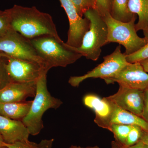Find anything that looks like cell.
Masks as SVG:
<instances>
[{"label": "cell", "instance_id": "cell-27", "mask_svg": "<svg viewBox=\"0 0 148 148\" xmlns=\"http://www.w3.org/2000/svg\"><path fill=\"white\" fill-rule=\"evenodd\" d=\"M141 117L148 123V88L144 90V106Z\"/></svg>", "mask_w": 148, "mask_h": 148}, {"label": "cell", "instance_id": "cell-33", "mask_svg": "<svg viewBox=\"0 0 148 148\" xmlns=\"http://www.w3.org/2000/svg\"><path fill=\"white\" fill-rule=\"evenodd\" d=\"M68 148H100L98 145L87 146L86 147H82L79 146L71 145Z\"/></svg>", "mask_w": 148, "mask_h": 148}, {"label": "cell", "instance_id": "cell-22", "mask_svg": "<svg viewBox=\"0 0 148 148\" xmlns=\"http://www.w3.org/2000/svg\"><path fill=\"white\" fill-rule=\"evenodd\" d=\"M125 56L126 61L129 63L140 62L143 60L148 59V42L145 45L138 51Z\"/></svg>", "mask_w": 148, "mask_h": 148}, {"label": "cell", "instance_id": "cell-8", "mask_svg": "<svg viewBox=\"0 0 148 148\" xmlns=\"http://www.w3.org/2000/svg\"><path fill=\"white\" fill-rule=\"evenodd\" d=\"M5 59L6 67L12 82H36L48 71L40 64L34 61L10 57L0 52Z\"/></svg>", "mask_w": 148, "mask_h": 148}, {"label": "cell", "instance_id": "cell-14", "mask_svg": "<svg viewBox=\"0 0 148 148\" xmlns=\"http://www.w3.org/2000/svg\"><path fill=\"white\" fill-rule=\"evenodd\" d=\"M0 134L5 143L11 144L29 140L30 134L21 121L10 119L0 115Z\"/></svg>", "mask_w": 148, "mask_h": 148}, {"label": "cell", "instance_id": "cell-30", "mask_svg": "<svg viewBox=\"0 0 148 148\" xmlns=\"http://www.w3.org/2000/svg\"><path fill=\"white\" fill-rule=\"evenodd\" d=\"M111 148H125V147L123 145H121L116 140H114L111 143Z\"/></svg>", "mask_w": 148, "mask_h": 148}, {"label": "cell", "instance_id": "cell-3", "mask_svg": "<svg viewBox=\"0 0 148 148\" xmlns=\"http://www.w3.org/2000/svg\"><path fill=\"white\" fill-rule=\"evenodd\" d=\"M47 74L37 81L34 98L29 113L21 121L33 136L38 135L44 128L42 116L49 109L56 110L63 104L60 99L52 96L48 91Z\"/></svg>", "mask_w": 148, "mask_h": 148}, {"label": "cell", "instance_id": "cell-28", "mask_svg": "<svg viewBox=\"0 0 148 148\" xmlns=\"http://www.w3.org/2000/svg\"><path fill=\"white\" fill-rule=\"evenodd\" d=\"M54 139H51L49 140L45 139L41 141L39 143V148H51L53 145Z\"/></svg>", "mask_w": 148, "mask_h": 148}, {"label": "cell", "instance_id": "cell-13", "mask_svg": "<svg viewBox=\"0 0 148 148\" xmlns=\"http://www.w3.org/2000/svg\"><path fill=\"white\" fill-rule=\"evenodd\" d=\"M37 82L10 83L0 90V103L24 102L29 97H34Z\"/></svg>", "mask_w": 148, "mask_h": 148}, {"label": "cell", "instance_id": "cell-9", "mask_svg": "<svg viewBox=\"0 0 148 148\" xmlns=\"http://www.w3.org/2000/svg\"><path fill=\"white\" fill-rule=\"evenodd\" d=\"M107 84L119 85L145 90L148 88V73L140 62L129 63L115 75L103 79Z\"/></svg>", "mask_w": 148, "mask_h": 148}, {"label": "cell", "instance_id": "cell-7", "mask_svg": "<svg viewBox=\"0 0 148 148\" xmlns=\"http://www.w3.org/2000/svg\"><path fill=\"white\" fill-rule=\"evenodd\" d=\"M104 61L91 71L82 76H72L69 83L71 86L78 87L83 82L88 79L112 77L119 73L128 64L126 56L121 51V47L118 46L113 53L103 57Z\"/></svg>", "mask_w": 148, "mask_h": 148}, {"label": "cell", "instance_id": "cell-4", "mask_svg": "<svg viewBox=\"0 0 148 148\" xmlns=\"http://www.w3.org/2000/svg\"><path fill=\"white\" fill-rule=\"evenodd\" d=\"M84 16L90 22L89 29L84 36L80 46L72 47L86 59L96 61L101 55V48L108 43V26L96 9L89 10Z\"/></svg>", "mask_w": 148, "mask_h": 148}, {"label": "cell", "instance_id": "cell-16", "mask_svg": "<svg viewBox=\"0 0 148 148\" xmlns=\"http://www.w3.org/2000/svg\"><path fill=\"white\" fill-rule=\"evenodd\" d=\"M82 101L86 107L94 111L95 113L94 119L105 118L110 112V103L106 97L101 98L98 95L88 94L83 97Z\"/></svg>", "mask_w": 148, "mask_h": 148}, {"label": "cell", "instance_id": "cell-23", "mask_svg": "<svg viewBox=\"0 0 148 148\" xmlns=\"http://www.w3.org/2000/svg\"><path fill=\"white\" fill-rule=\"evenodd\" d=\"M12 82L6 67L5 59L0 57V90Z\"/></svg>", "mask_w": 148, "mask_h": 148}, {"label": "cell", "instance_id": "cell-35", "mask_svg": "<svg viewBox=\"0 0 148 148\" xmlns=\"http://www.w3.org/2000/svg\"><path fill=\"white\" fill-rule=\"evenodd\" d=\"M143 34H144V38L147 40L148 42V30L146 31H144L143 32Z\"/></svg>", "mask_w": 148, "mask_h": 148}, {"label": "cell", "instance_id": "cell-12", "mask_svg": "<svg viewBox=\"0 0 148 148\" xmlns=\"http://www.w3.org/2000/svg\"><path fill=\"white\" fill-rule=\"evenodd\" d=\"M109 101L110 103L111 110L108 116L103 119H94V122L99 127L108 130L112 124L138 125L144 131L148 132V123L141 117L125 110Z\"/></svg>", "mask_w": 148, "mask_h": 148}, {"label": "cell", "instance_id": "cell-18", "mask_svg": "<svg viewBox=\"0 0 148 148\" xmlns=\"http://www.w3.org/2000/svg\"><path fill=\"white\" fill-rule=\"evenodd\" d=\"M128 0H113L110 14L118 21L127 22L136 15L130 13L127 8Z\"/></svg>", "mask_w": 148, "mask_h": 148}, {"label": "cell", "instance_id": "cell-1", "mask_svg": "<svg viewBox=\"0 0 148 148\" xmlns=\"http://www.w3.org/2000/svg\"><path fill=\"white\" fill-rule=\"evenodd\" d=\"M9 15L11 27L29 39L51 35L61 39L52 17L36 7L15 5L5 10Z\"/></svg>", "mask_w": 148, "mask_h": 148}, {"label": "cell", "instance_id": "cell-36", "mask_svg": "<svg viewBox=\"0 0 148 148\" xmlns=\"http://www.w3.org/2000/svg\"><path fill=\"white\" fill-rule=\"evenodd\" d=\"M144 148H148V146L147 145H145V144H144Z\"/></svg>", "mask_w": 148, "mask_h": 148}, {"label": "cell", "instance_id": "cell-25", "mask_svg": "<svg viewBox=\"0 0 148 148\" xmlns=\"http://www.w3.org/2000/svg\"><path fill=\"white\" fill-rule=\"evenodd\" d=\"M113 0H96V10L102 16L111 13Z\"/></svg>", "mask_w": 148, "mask_h": 148}, {"label": "cell", "instance_id": "cell-15", "mask_svg": "<svg viewBox=\"0 0 148 148\" xmlns=\"http://www.w3.org/2000/svg\"><path fill=\"white\" fill-rule=\"evenodd\" d=\"M32 101L0 103V115L10 119L22 121L29 113Z\"/></svg>", "mask_w": 148, "mask_h": 148}, {"label": "cell", "instance_id": "cell-21", "mask_svg": "<svg viewBox=\"0 0 148 148\" xmlns=\"http://www.w3.org/2000/svg\"><path fill=\"white\" fill-rule=\"evenodd\" d=\"M143 131V130L140 126L132 125L124 145L125 147H130L138 143L141 139Z\"/></svg>", "mask_w": 148, "mask_h": 148}, {"label": "cell", "instance_id": "cell-10", "mask_svg": "<svg viewBox=\"0 0 148 148\" xmlns=\"http://www.w3.org/2000/svg\"><path fill=\"white\" fill-rule=\"evenodd\" d=\"M61 6L66 12L69 23L68 40L66 44L73 47H79L83 38L90 27L89 20L79 15L71 0H59Z\"/></svg>", "mask_w": 148, "mask_h": 148}, {"label": "cell", "instance_id": "cell-29", "mask_svg": "<svg viewBox=\"0 0 148 148\" xmlns=\"http://www.w3.org/2000/svg\"><path fill=\"white\" fill-rule=\"evenodd\" d=\"M140 140L144 144L148 146V132H146L143 130Z\"/></svg>", "mask_w": 148, "mask_h": 148}, {"label": "cell", "instance_id": "cell-20", "mask_svg": "<svg viewBox=\"0 0 148 148\" xmlns=\"http://www.w3.org/2000/svg\"><path fill=\"white\" fill-rule=\"evenodd\" d=\"M81 17L89 10L96 9V0H71Z\"/></svg>", "mask_w": 148, "mask_h": 148}, {"label": "cell", "instance_id": "cell-32", "mask_svg": "<svg viewBox=\"0 0 148 148\" xmlns=\"http://www.w3.org/2000/svg\"><path fill=\"white\" fill-rule=\"evenodd\" d=\"M142 66H143L144 70L147 73H148V59H145L140 62Z\"/></svg>", "mask_w": 148, "mask_h": 148}, {"label": "cell", "instance_id": "cell-6", "mask_svg": "<svg viewBox=\"0 0 148 148\" xmlns=\"http://www.w3.org/2000/svg\"><path fill=\"white\" fill-rule=\"evenodd\" d=\"M0 52L13 58L36 62L46 69L44 61L37 52L30 40L14 31L11 27L6 34L0 38Z\"/></svg>", "mask_w": 148, "mask_h": 148}, {"label": "cell", "instance_id": "cell-11", "mask_svg": "<svg viewBox=\"0 0 148 148\" xmlns=\"http://www.w3.org/2000/svg\"><path fill=\"white\" fill-rule=\"evenodd\" d=\"M119 86L115 94L106 98L121 108L141 117L144 106V90Z\"/></svg>", "mask_w": 148, "mask_h": 148}, {"label": "cell", "instance_id": "cell-19", "mask_svg": "<svg viewBox=\"0 0 148 148\" xmlns=\"http://www.w3.org/2000/svg\"><path fill=\"white\" fill-rule=\"evenodd\" d=\"M132 126L127 125L112 124L108 130L113 134L115 140L124 145Z\"/></svg>", "mask_w": 148, "mask_h": 148}, {"label": "cell", "instance_id": "cell-24", "mask_svg": "<svg viewBox=\"0 0 148 148\" xmlns=\"http://www.w3.org/2000/svg\"><path fill=\"white\" fill-rule=\"evenodd\" d=\"M11 28L10 18L6 10H0V38H2Z\"/></svg>", "mask_w": 148, "mask_h": 148}, {"label": "cell", "instance_id": "cell-26", "mask_svg": "<svg viewBox=\"0 0 148 148\" xmlns=\"http://www.w3.org/2000/svg\"><path fill=\"white\" fill-rule=\"evenodd\" d=\"M4 145L7 148H39L38 144L29 140L17 141L11 144L4 143Z\"/></svg>", "mask_w": 148, "mask_h": 148}, {"label": "cell", "instance_id": "cell-37", "mask_svg": "<svg viewBox=\"0 0 148 148\" xmlns=\"http://www.w3.org/2000/svg\"><path fill=\"white\" fill-rule=\"evenodd\" d=\"M0 57H1V53H0Z\"/></svg>", "mask_w": 148, "mask_h": 148}, {"label": "cell", "instance_id": "cell-34", "mask_svg": "<svg viewBox=\"0 0 148 148\" xmlns=\"http://www.w3.org/2000/svg\"><path fill=\"white\" fill-rule=\"evenodd\" d=\"M4 143L2 136L0 134V148H7L4 145Z\"/></svg>", "mask_w": 148, "mask_h": 148}, {"label": "cell", "instance_id": "cell-31", "mask_svg": "<svg viewBox=\"0 0 148 148\" xmlns=\"http://www.w3.org/2000/svg\"><path fill=\"white\" fill-rule=\"evenodd\" d=\"M144 143L140 140L138 143L133 145L127 147L124 146L125 148H144Z\"/></svg>", "mask_w": 148, "mask_h": 148}, {"label": "cell", "instance_id": "cell-17", "mask_svg": "<svg viewBox=\"0 0 148 148\" xmlns=\"http://www.w3.org/2000/svg\"><path fill=\"white\" fill-rule=\"evenodd\" d=\"M127 8L130 13L138 15L139 19L135 24L136 31L148 30V0H128Z\"/></svg>", "mask_w": 148, "mask_h": 148}, {"label": "cell", "instance_id": "cell-5", "mask_svg": "<svg viewBox=\"0 0 148 148\" xmlns=\"http://www.w3.org/2000/svg\"><path fill=\"white\" fill-rule=\"evenodd\" d=\"M103 18L108 26V43H118L123 46L125 49L123 53L125 56L138 51L148 42L145 38H140L137 34L135 27L136 15L127 22L114 19L110 13L107 14Z\"/></svg>", "mask_w": 148, "mask_h": 148}, {"label": "cell", "instance_id": "cell-2", "mask_svg": "<svg viewBox=\"0 0 148 148\" xmlns=\"http://www.w3.org/2000/svg\"><path fill=\"white\" fill-rule=\"evenodd\" d=\"M30 40L44 61L48 71L53 67H66L82 56L62 40L51 35H44Z\"/></svg>", "mask_w": 148, "mask_h": 148}]
</instances>
